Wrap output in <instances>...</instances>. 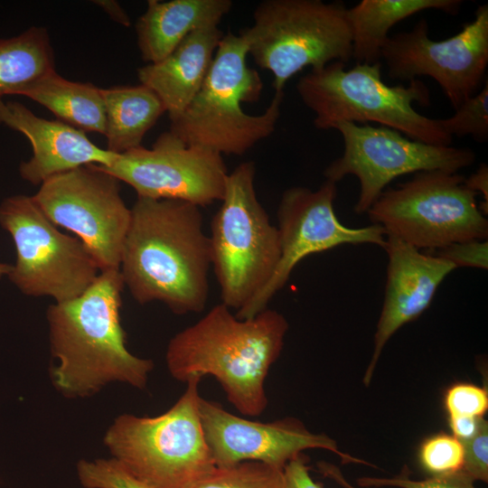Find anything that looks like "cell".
<instances>
[{"instance_id":"obj_16","label":"cell","mask_w":488,"mask_h":488,"mask_svg":"<svg viewBox=\"0 0 488 488\" xmlns=\"http://www.w3.org/2000/svg\"><path fill=\"white\" fill-rule=\"evenodd\" d=\"M199 414L215 466L244 461L261 462L279 469L307 449H324L343 463L371 465L342 452L335 440L309 431L296 418L260 422L236 416L221 404L200 398Z\"/></svg>"},{"instance_id":"obj_5","label":"cell","mask_w":488,"mask_h":488,"mask_svg":"<svg viewBox=\"0 0 488 488\" xmlns=\"http://www.w3.org/2000/svg\"><path fill=\"white\" fill-rule=\"evenodd\" d=\"M346 64L333 61L311 70L296 84V91L314 115L317 129H334L340 122L366 124L394 129L405 136L436 145H451L437 118L426 117L414 108V102L430 104L427 85L418 79L407 86H389L381 79V63Z\"/></svg>"},{"instance_id":"obj_6","label":"cell","mask_w":488,"mask_h":488,"mask_svg":"<svg viewBox=\"0 0 488 488\" xmlns=\"http://www.w3.org/2000/svg\"><path fill=\"white\" fill-rule=\"evenodd\" d=\"M200 378H192L178 400L155 417L118 416L104 443L129 474L153 488H187L214 463L199 414Z\"/></svg>"},{"instance_id":"obj_29","label":"cell","mask_w":488,"mask_h":488,"mask_svg":"<svg viewBox=\"0 0 488 488\" xmlns=\"http://www.w3.org/2000/svg\"><path fill=\"white\" fill-rule=\"evenodd\" d=\"M84 488H153L129 474L116 459H82L76 466Z\"/></svg>"},{"instance_id":"obj_14","label":"cell","mask_w":488,"mask_h":488,"mask_svg":"<svg viewBox=\"0 0 488 488\" xmlns=\"http://www.w3.org/2000/svg\"><path fill=\"white\" fill-rule=\"evenodd\" d=\"M336 183L325 180L317 190L303 186L286 189L277 207V231L280 258L272 277L265 287L241 310L238 318H249L264 309L281 290L296 265L309 255L343 244H373L384 248L387 232L371 224L349 228L338 220L333 202Z\"/></svg>"},{"instance_id":"obj_24","label":"cell","mask_w":488,"mask_h":488,"mask_svg":"<svg viewBox=\"0 0 488 488\" xmlns=\"http://www.w3.org/2000/svg\"><path fill=\"white\" fill-rule=\"evenodd\" d=\"M52 71L54 53L46 28L31 26L18 35L0 38V99L20 95Z\"/></svg>"},{"instance_id":"obj_12","label":"cell","mask_w":488,"mask_h":488,"mask_svg":"<svg viewBox=\"0 0 488 488\" xmlns=\"http://www.w3.org/2000/svg\"><path fill=\"white\" fill-rule=\"evenodd\" d=\"M120 190L115 176L87 164L46 179L33 198L54 225L86 245L100 271L119 270L131 219Z\"/></svg>"},{"instance_id":"obj_15","label":"cell","mask_w":488,"mask_h":488,"mask_svg":"<svg viewBox=\"0 0 488 488\" xmlns=\"http://www.w3.org/2000/svg\"><path fill=\"white\" fill-rule=\"evenodd\" d=\"M100 167L131 186L137 197L182 200L201 208L221 201L228 175L222 155L187 145L170 131L151 148L118 154L109 166Z\"/></svg>"},{"instance_id":"obj_28","label":"cell","mask_w":488,"mask_h":488,"mask_svg":"<svg viewBox=\"0 0 488 488\" xmlns=\"http://www.w3.org/2000/svg\"><path fill=\"white\" fill-rule=\"evenodd\" d=\"M418 458L422 467L432 475L461 471L464 464V446L453 435L436 434L421 444Z\"/></svg>"},{"instance_id":"obj_26","label":"cell","mask_w":488,"mask_h":488,"mask_svg":"<svg viewBox=\"0 0 488 488\" xmlns=\"http://www.w3.org/2000/svg\"><path fill=\"white\" fill-rule=\"evenodd\" d=\"M320 471L327 477L332 478L343 488H355L343 477L341 471L328 463L318 465ZM357 483L361 487H397V488H476L474 482L462 471L432 475L424 480L409 478V471L405 465L401 473L391 478L361 477Z\"/></svg>"},{"instance_id":"obj_11","label":"cell","mask_w":488,"mask_h":488,"mask_svg":"<svg viewBox=\"0 0 488 488\" xmlns=\"http://www.w3.org/2000/svg\"><path fill=\"white\" fill-rule=\"evenodd\" d=\"M334 129L343 136V153L325 168L324 174L336 183L350 174L357 177V214L367 212L386 186L399 176L432 170L457 173L476 159L470 148L422 143L386 127L343 121Z\"/></svg>"},{"instance_id":"obj_33","label":"cell","mask_w":488,"mask_h":488,"mask_svg":"<svg viewBox=\"0 0 488 488\" xmlns=\"http://www.w3.org/2000/svg\"><path fill=\"white\" fill-rule=\"evenodd\" d=\"M284 475L286 488H322L310 475L307 458L304 454L287 463Z\"/></svg>"},{"instance_id":"obj_2","label":"cell","mask_w":488,"mask_h":488,"mask_svg":"<svg viewBox=\"0 0 488 488\" xmlns=\"http://www.w3.org/2000/svg\"><path fill=\"white\" fill-rule=\"evenodd\" d=\"M124 286L119 270L100 271L81 295L47 308L51 352L58 361L51 376L64 396L89 397L112 382L145 387L154 363L126 346Z\"/></svg>"},{"instance_id":"obj_17","label":"cell","mask_w":488,"mask_h":488,"mask_svg":"<svg viewBox=\"0 0 488 488\" xmlns=\"http://www.w3.org/2000/svg\"><path fill=\"white\" fill-rule=\"evenodd\" d=\"M383 249L388 255L387 281L372 356L362 379L365 386L370 385L388 341L428 308L440 284L456 268L449 261L421 252L389 234Z\"/></svg>"},{"instance_id":"obj_27","label":"cell","mask_w":488,"mask_h":488,"mask_svg":"<svg viewBox=\"0 0 488 488\" xmlns=\"http://www.w3.org/2000/svg\"><path fill=\"white\" fill-rule=\"evenodd\" d=\"M454 115L437 118L441 128L448 136H471L476 142L488 139V81L473 97L463 101Z\"/></svg>"},{"instance_id":"obj_20","label":"cell","mask_w":488,"mask_h":488,"mask_svg":"<svg viewBox=\"0 0 488 488\" xmlns=\"http://www.w3.org/2000/svg\"><path fill=\"white\" fill-rule=\"evenodd\" d=\"M232 5L231 0H149L136 23L142 59L164 60L192 33L219 26Z\"/></svg>"},{"instance_id":"obj_7","label":"cell","mask_w":488,"mask_h":488,"mask_svg":"<svg viewBox=\"0 0 488 488\" xmlns=\"http://www.w3.org/2000/svg\"><path fill=\"white\" fill-rule=\"evenodd\" d=\"M239 34L248 55L273 75L275 92L304 69L346 64L352 53L347 7L340 2L264 0L254 9L252 25Z\"/></svg>"},{"instance_id":"obj_23","label":"cell","mask_w":488,"mask_h":488,"mask_svg":"<svg viewBox=\"0 0 488 488\" xmlns=\"http://www.w3.org/2000/svg\"><path fill=\"white\" fill-rule=\"evenodd\" d=\"M45 107L58 120L81 131L104 135L105 106L101 89L91 83L69 80L52 71L23 90Z\"/></svg>"},{"instance_id":"obj_10","label":"cell","mask_w":488,"mask_h":488,"mask_svg":"<svg viewBox=\"0 0 488 488\" xmlns=\"http://www.w3.org/2000/svg\"><path fill=\"white\" fill-rule=\"evenodd\" d=\"M0 225L11 235L16 251L8 277L26 296L68 301L81 295L100 273L86 245L61 232L33 196L4 199Z\"/></svg>"},{"instance_id":"obj_4","label":"cell","mask_w":488,"mask_h":488,"mask_svg":"<svg viewBox=\"0 0 488 488\" xmlns=\"http://www.w3.org/2000/svg\"><path fill=\"white\" fill-rule=\"evenodd\" d=\"M247 57L241 36L224 33L201 89L187 108L170 120L169 131L187 145L221 155H242L270 136L281 114L284 91L275 92L263 113H246L241 103L257 101L263 89Z\"/></svg>"},{"instance_id":"obj_13","label":"cell","mask_w":488,"mask_h":488,"mask_svg":"<svg viewBox=\"0 0 488 488\" xmlns=\"http://www.w3.org/2000/svg\"><path fill=\"white\" fill-rule=\"evenodd\" d=\"M422 18L407 32L389 36L381 56L390 79L408 80L427 76L440 86L455 109L483 86L488 65V5H481L472 22L445 40L429 37Z\"/></svg>"},{"instance_id":"obj_31","label":"cell","mask_w":488,"mask_h":488,"mask_svg":"<svg viewBox=\"0 0 488 488\" xmlns=\"http://www.w3.org/2000/svg\"><path fill=\"white\" fill-rule=\"evenodd\" d=\"M464 464L461 471L474 482H488V422L483 418L476 435L462 441Z\"/></svg>"},{"instance_id":"obj_25","label":"cell","mask_w":488,"mask_h":488,"mask_svg":"<svg viewBox=\"0 0 488 488\" xmlns=\"http://www.w3.org/2000/svg\"><path fill=\"white\" fill-rule=\"evenodd\" d=\"M187 488H286L284 469L257 461L214 466Z\"/></svg>"},{"instance_id":"obj_37","label":"cell","mask_w":488,"mask_h":488,"mask_svg":"<svg viewBox=\"0 0 488 488\" xmlns=\"http://www.w3.org/2000/svg\"><path fill=\"white\" fill-rule=\"evenodd\" d=\"M12 268H13V265L0 262V278L3 276H8Z\"/></svg>"},{"instance_id":"obj_35","label":"cell","mask_w":488,"mask_h":488,"mask_svg":"<svg viewBox=\"0 0 488 488\" xmlns=\"http://www.w3.org/2000/svg\"><path fill=\"white\" fill-rule=\"evenodd\" d=\"M452 435L458 440L466 441L474 437L478 432L483 418L448 417Z\"/></svg>"},{"instance_id":"obj_21","label":"cell","mask_w":488,"mask_h":488,"mask_svg":"<svg viewBox=\"0 0 488 488\" xmlns=\"http://www.w3.org/2000/svg\"><path fill=\"white\" fill-rule=\"evenodd\" d=\"M461 0H362L347 15L352 31V58L356 63L380 61L381 49L398 23L426 10L456 14Z\"/></svg>"},{"instance_id":"obj_30","label":"cell","mask_w":488,"mask_h":488,"mask_svg":"<svg viewBox=\"0 0 488 488\" xmlns=\"http://www.w3.org/2000/svg\"><path fill=\"white\" fill-rule=\"evenodd\" d=\"M444 402L448 417L481 418L488 409V392L472 383H455L447 389Z\"/></svg>"},{"instance_id":"obj_36","label":"cell","mask_w":488,"mask_h":488,"mask_svg":"<svg viewBox=\"0 0 488 488\" xmlns=\"http://www.w3.org/2000/svg\"><path fill=\"white\" fill-rule=\"evenodd\" d=\"M97 5L100 6L116 23L129 27L131 20L122 6L114 0H99L93 1Z\"/></svg>"},{"instance_id":"obj_9","label":"cell","mask_w":488,"mask_h":488,"mask_svg":"<svg viewBox=\"0 0 488 488\" xmlns=\"http://www.w3.org/2000/svg\"><path fill=\"white\" fill-rule=\"evenodd\" d=\"M476 195L457 173L423 171L384 190L367 213L372 224L418 249H440L487 239L488 220Z\"/></svg>"},{"instance_id":"obj_18","label":"cell","mask_w":488,"mask_h":488,"mask_svg":"<svg viewBox=\"0 0 488 488\" xmlns=\"http://www.w3.org/2000/svg\"><path fill=\"white\" fill-rule=\"evenodd\" d=\"M0 124L28 138L33 155L20 164L19 174L33 185L83 165L109 166L117 157L92 143L83 131L38 117L21 102L0 99Z\"/></svg>"},{"instance_id":"obj_3","label":"cell","mask_w":488,"mask_h":488,"mask_svg":"<svg viewBox=\"0 0 488 488\" xmlns=\"http://www.w3.org/2000/svg\"><path fill=\"white\" fill-rule=\"evenodd\" d=\"M289 324L266 308L240 319L220 303L169 342L165 361L175 380L212 376L242 415L258 417L267 407L265 382L281 354Z\"/></svg>"},{"instance_id":"obj_32","label":"cell","mask_w":488,"mask_h":488,"mask_svg":"<svg viewBox=\"0 0 488 488\" xmlns=\"http://www.w3.org/2000/svg\"><path fill=\"white\" fill-rule=\"evenodd\" d=\"M436 256L449 261L455 267L487 269L488 242L487 239H473L453 243L438 249Z\"/></svg>"},{"instance_id":"obj_8","label":"cell","mask_w":488,"mask_h":488,"mask_svg":"<svg viewBox=\"0 0 488 488\" xmlns=\"http://www.w3.org/2000/svg\"><path fill=\"white\" fill-rule=\"evenodd\" d=\"M255 175L251 161L228 173L209 236L221 303L236 313L265 287L280 258L278 231L257 197Z\"/></svg>"},{"instance_id":"obj_22","label":"cell","mask_w":488,"mask_h":488,"mask_svg":"<svg viewBox=\"0 0 488 488\" xmlns=\"http://www.w3.org/2000/svg\"><path fill=\"white\" fill-rule=\"evenodd\" d=\"M101 92L106 149L117 155L141 146L145 134L166 112L157 95L143 84L115 86Z\"/></svg>"},{"instance_id":"obj_34","label":"cell","mask_w":488,"mask_h":488,"mask_svg":"<svg viewBox=\"0 0 488 488\" xmlns=\"http://www.w3.org/2000/svg\"><path fill=\"white\" fill-rule=\"evenodd\" d=\"M465 185L476 194L480 193L483 201L479 203V208L483 214L488 213V166L483 163L478 169L469 177L465 178Z\"/></svg>"},{"instance_id":"obj_1","label":"cell","mask_w":488,"mask_h":488,"mask_svg":"<svg viewBox=\"0 0 488 488\" xmlns=\"http://www.w3.org/2000/svg\"><path fill=\"white\" fill-rule=\"evenodd\" d=\"M130 209L119 271L133 298L161 302L178 315L203 311L211 256L201 207L137 197Z\"/></svg>"},{"instance_id":"obj_19","label":"cell","mask_w":488,"mask_h":488,"mask_svg":"<svg viewBox=\"0 0 488 488\" xmlns=\"http://www.w3.org/2000/svg\"><path fill=\"white\" fill-rule=\"evenodd\" d=\"M224 33L209 27L183 39L164 60L137 69V78L162 101L170 120L178 117L201 89Z\"/></svg>"}]
</instances>
